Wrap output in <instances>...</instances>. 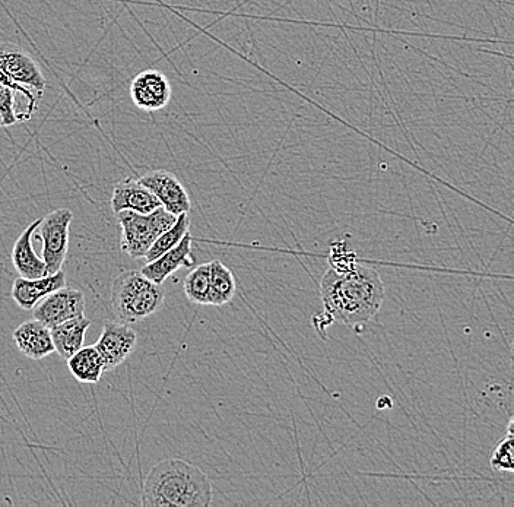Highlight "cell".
Instances as JSON below:
<instances>
[{"label":"cell","mask_w":514,"mask_h":507,"mask_svg":"<svg viewBox=\"0 0 514 507\" xmlns=\"http://www.w3.org/2000/svg\"><path fill=\"white\" fill-rule=\"evenodd\" d=\"M193 237L187 233L183 237L182 242L173 249L161 255L155 261L148 262L144 268L141 269L142 274L155 282V284L163 285L171 275L176 274L180 268H190L195 265V258H193Z\"/></svg>","instance_id":"8fae6325"},{"label":"cell","mask_w":514,"mask_h":507,"mask_svg":"<svg viewBox=\"0 0 514 507\" xmlns=\"http://www.w3.org/2000/svg\"><path fill=\"white\" fill-rule=\"evenodd\" d=\"M74 220V212L68 208L56 209L41 218L37 234L43 240V261L46 274L62 271L69 249V228Z\"/></svg>","instance_id":"5b68a950"},{"label":"cell","mask_w":514,"mask_h":507,"mask_svg":"<svg viewBox=\"0 0 514 507\" xmlns=\"http://www.w3.org/2000/svg\"><path fill=\"white\" fill-rule=\"evenodd\" d=\"M85 315V296L82 291L71 287H62L53 291L43 300L38 301L33 309L34 319L55 328L66 320Z\"/></svg>","instance_id":"8992f818"},{"label":"cell","mask_w":514,"mask_h":507,"mask_svg":"<svg viewBox=\"0 0 514 507\" xmlns=\"http://www.w3.org/2000/svg\"><path fill=\"white\" fill-rule=\"evenodd\" d=\"M12 337H14L18 350L31 360H43L55 353V344H53L50 328L38 322L37 319L27 320L19 325Z\"/></svg>","instance_id":"4fadbf2b"},{"label":"cell","mask_w":514,"mask_h":507,"mask_svg":"<svg viewBox=\"0 0 514 507\" xmlns=\"http://www.w3.org/2000/svg\"><path fill=\"white\" fill-rule=\"evenodd\" d=\"M2 126H5V125H3V117H2V114H0V128H2Z\"/></svg>","instance_id":"603a6c76"},{"label":"cell","mask_w":514,"mask_h":507,"mask_svg":"<svg viewBox=\"0 0 514 507\" xmlns=\"http://www.w3.org/2000/svg\"><path fill=\"white\" fill-rule=\"evenodd\" d=\"M138 344V334L125 322L104 323L103 332L95 342L101 358H103L104 370H114L120 364L125 363L130 354L135 351Z\"/></svg>","instance_id":"52a82bcc"},{"label":"cell","mask_w":514,"mask_h":507,"mask_svg":"<svg viewBox=\"0 0 514 507\" xmlns=\"http://www.w3.org/2000/svg\"><path fill=\"white\" fill-rule=\"evenodd\" d=\"M161 204L157 196L151 190L145 188L139 180L128 179L117 183L111 196V209L114 214L122 211H135L139 214H149L154 209L160 208Z\"/></svg>","instance_id":"7c38bea8"},{"label":"cell","mask_w":514,"mask_h":507,"mask_svg":"<svg viewBox=\"0 0 514 507\" xmlns=\"http://www.w3.org/2000/svg\"><path fill=\"white\" fill-rule=\"evenodd\" d=\"M170 81L163 72L148 69L136 75L130 84V97L133 104L144 112H158L171 101Z\"/></svg>","instance_id":"9c48e42d"},{"label":"cell","mask_w":514,"mask_h":507,"mask_svg":"<svg viewBox=\"0 0 514 507\" xmlns=\"http://www.w3.org/2000/svg\"><path fill=\"white\" fill-rule=\"evenodd\" d=\"M514 434L507 432L506 437L494 449L491 455V467L498 472H513L514 470Z\"/></svg>","instance_id":"44dd1931"},{"label":"cell","mask_w":514,"mask_h":507,"mask_svg":"<svg viewBox=\"0 0 514 507\" xmlns=\"http://www.w3.org/2000/svg\"><path fill=\"white\" fill-rule=\"evenodd\" d=\"M41 218L34 221L31 226L25 228L24 233L18 237L12 249V263L21 278L36 280V278L46 277V263L38 258L33 247V236L36 233Z\"/></svg>","instance_id":"9a60e30c"},{"label":"cell","mask_w":514,"mask_h":507,"mask_svg":"<svg viewBox=\"0 0 514 507\" xmlns=\"http://www.w3.org/2000/svg\"><path fill=\"white\" fill-rule=\"evenodd\" d=\"M66 274L63 271L53 275L27 280V278H17L12 285L11 296L21 309L33 310L38 301L49 296L53 291L65 287Z\"/></svg>","instance_id":"5bb4252c"},{"label":"cell","mask_w":514,"mask_h":507,"mask_svg":"<svg viewBox=\"0 0 514 507\" xmlns=\"http://www.w3.org/2000/svg\"><path fill=\"white\" fill-rule=\"evenodd\" d=\"M166 300L163 285L141 271H123L111 282V309L122 322H141L157 313Z\"/></svg>","instance_id":"3957f363"},{"label":"cell","mask_w":514,"mask_h":507,"mask_svg":"<svg viewBox=\"0 0 514 507\" xmlns=\"http://www.w3.org/2000/svg\"><path fill=\"white\" fill-rule=\"evenodd\" d=\"M0 114L5 126L15 125L19 120L15 113V91L2 84H0Z\"/></svg>","instance_id":"7402d4cb"},{"label":"cell","mask_w":514,"mask_h":507,"mask_svg":"<svg viewBox=\"0 0 514 507\" xmlns=\"http://www.w3.org/2000/svg\"><path fill=\"white\" fill-rule=\"evenodd\" d=\"M385 284L376 269L355 265L348 271L328 269L320 282L326 315L351 328L376 318L385 301Z\"/></svg>","instance_id":"6da1fadb"},{"label":"cell","mask_w":514,"mask_h":507,"mask_svg":"<svg viewBox=\"0 0 514 507\" xmlns=\"http://www.w3.org/2000/svg\"><path fill=\"white\" fill-rule=\"evenodd\" d=\"M139 182L157 196L161 207L167 209L168 212L176 215V217L182 214H189L190 209H192L189 193H187L182 182L170 171H149V173L144 174L139 179Z\"/></svg>","instance_id":"ba28073f"},{"label":"cell","mask_w":514,"mask_h":507,"mask_svg":"<svg viewBox=\"0 0 514 507\" xmlns=\"http://www.w3.org/2000/svg\"><path fill=\"white\" fill-rule=\"evenodd\" d=\"M189 228V214L179 215L174 226L168 228L167 231H164V233L155 240L154 245L151 246V249L148 250L147 256L144 258L145 261H147V263L155 261V259L160 258L161 255L168 252V250L179 245V243L182 242L183 237L189 233Z\"/></svg>","instance_id":"ffe728a7"},{"label":"cell","mask_w":514,"mask_h":507,"mask_svg":"<svg viewBox=\"0 0 514 507\" xmlns=\"http://www.w3.org/2000/svg\"><path fill=\"white\" fill-rule=\"evenodd\" d=\"M0 72L19 87L30 88V90L34 88L40 95H43L46 90L47 82L41 74L40 66L24 50L11 49V47L0 49Z\"/></svg>","instance_id":"30bf717a"},{"label":"cell","mask_w":514,"mask_h":507,"mask_svg":"<svg viewBox=\"0 0 514 507\" xmlns=\"http://www.w3.org/2000/svg\"><path fill=\"white\" fill-rule=\"evenodd\" d=\"M214 489L208 475L183 459H166L149 471L142 489L144 507H208Z\"/></svg>","instance_id":"7a4b0ae2"},{"label":"cell","mask_w":514,"mask_h":507,"mask_svg":"<svg viewBox=\"0 0 514 507\" xmlns=\"http://www.w3.org/2000/svg\"><path fill=\"white\" fill-rule=\"evenodd\" d=\"M184 294L187 300L198 306H209V293H211V272L209 262L196 266L184 280Z\"/></svg>","instance_id":"d6986e66"},{"label":"cell","mask_w":514,"mask_h":507,"mask_svg":"<svg viewBox=\"0 0 514 507\" xmlns=\"http://www.w3.org/2000/svg\"><path fill=\"white\" fill-rule=\"evenodd\" d=\"M209 272H211L209 306L221 307L233 301L237 291L233 271L221 261H212L209 262Z\"/></svg>","instance_id":"ac0fdd59"},{"label":"cell","mask_w":514,"mask_h":507,"mask_svg":"<svg viewBox=\"0 0 514 507\" xmlns=\"http://www.w3.org/2000/svg\"><path fill=\"white\" fill-rule=\"evenodd\" d=\"M91 320L84 316L69 319L60 323L55 328L50 329L52 332L53 344L55 351L62 360H68L74 356L76 351L81 350L85 344V335L90 329Z\"/></svg>","instance_id":"2e32d148"},{"label":"cell","mask_w":514,"mask_h":507,"mask_svg":"<svg viewBox=\"0 0 514 507\" xmlns=\"http://www.w3.org/2000/svg\"><path fill=\"white\" fill-rule=\"evenodd\" d=\"M116 215L122 228L120 247L123 253L133 259H144L155 240L177 221L176 215L163 207L154 209L149 214L122 211Z\"/></svg>","instance_id":"277c9868"},{"label":"cell","mask_w":514,"mask_h":507,"mask_svg":"<svg viewBox=\"0 0 514 507\" xmlns=\"http://www.w3.org/2000/svg\"><path fill=\"white\" fill-rule=\"evenodd\" d=\"M69 372L79 383H98L104 370L103 358L95 347H82L68 358Z\"/></svg>","instance_id":"e0dca14e"}]
</instances>
